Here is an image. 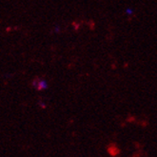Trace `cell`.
<instances>
[{
    "label": "cell",
    "instance_id": "cell-1",
    "mask_svg": "<svg viewBox=\"0 0 157 157\" xmlns=\"http://www.w3.org/2000/svg\"><path fill=\"white\" fill-rule=\"evenodd\" d=\"M33 87L38 90H46L48 89V82L44 79H37L33 82Z\"/></svg>",
    "mask_w": 157,
    "mask_h": 157
},
{
    "label": "cell",
    "instance_id": "cell-2",
    "mask_svg": "<svg viewBox=\"0 0 157 157\" xmlns=\"http://www.w3.org/2000/svg\"><path fill=\"white\" fill-rule=\"evenodd\" d=\"M108 152H109V154H110L112 156L115 157V156H117L120 153V150L116 147L115 144L112 143V144H109V147H108Z\"/></svg>",
    "mask_w": 157,
    "mask_h": 157
},
{
    "label": "cell",
    "instance_id": "cell-3",
    "mask_svg": "<svg viewBox=\"0 0 157 157\" xmlns=\"http://www.w3.org/2000/svg\"><path fill=\"white\" fill-rule=\"evenodd\" d=\"M133 13H134V11H133V9H132V8H127L126 10H125V13L127 14V15H128V16H131V15H132L133 14Z\"/></svg>",
    "mask_w": 157,
    "mask_h": 157
}]
</instances>
